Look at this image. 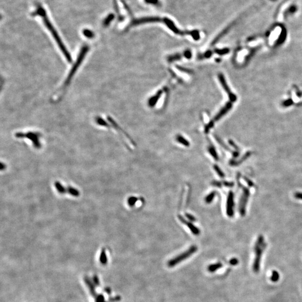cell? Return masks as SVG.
Segmentation results:
<instances>
[{"mask_svg":"<svg viewBox=\"0 0 302 302\" xmlns=\"http://www.w3.org/2000/svg\"><path fill=\"white\" fill-rule=\"evenodd\" d=\"M37 7H38L36 9V10H35V11L32 12L31 15H32V16H35L38 15V16L41 17L42 20H43L44 23L45 24L46 26L47 27V29L49 30V31L51 32V34L52 35L53 37L54 38V40L56 41L58 47L59 48L61 51L62 52V54L64 55V57L67 59V61L68 62H72V58H71V57L70 53L68 52V51L66 47L64 46L63 42L62 41V39L60 38V36L58 35V33L57 32L56 30L54 28V26H53V25L51 23V21L49 20L47 16L46 10L40 5H38Z\"/></svg>","mask_w":302,"mask_h":302,"instance_id":"6da1fadb","label":"cell"},{"mask_svg":"<svg viewBox=\"0 0 302 302\" xmlns=\"http://www.w3.org/2000/svg\"><path fill=\"white\" fill-rule=\"evenodd\" d=\"M88 50H89V47L87 46V45H85L84 46H83L78 56V57H77V61H76L75 63L73 64V66H72V68L71 69V71H70V72H69V73L68 75V76L67 77L66 79L64 81L63 85H62V86L61 87V88L59 90V91H60L59 92V95L58 96V99H57V100H58V99H59V98H61L62 96H63V93H65V91L66 90L67 87L69 86L70 82L71 81L72 78L73 77V76L75 75L76 72H77V71L78 70V68L80 67V65L81 64L82 62H83V60L84 59V58L86 57Z\"/></svg>","mask_w":302,"mask_h":302,"instance_id":"7a4b0ae2","label":"cell"},{"mask_svg":"<svg viewBox=\"0 0 302 302\" xmlns=\"http://www.w3.org/2000/svg\"><path fill=\"white\" fill-rule=\"evenodd\" d=\"M162 21L166 24V25L175 34L178 35H190L192 36L193 39L195 41H198L200 39V34L198 30H192V31H181L178 29L173 21L169 18H164L162 19Z\"/></svg>","mask_w":302,"mask_h":302,"instance_id":"3957f363","label":"cell"},{"mask_svg":"<svg viewBox=\"0 0 302 302\" xmlns=\"http://www.w3.org/2000/svg\"><path fill=\"white\" fill-rule=\"evenodd\" d=\"M265 247V244L264 243V239L262 236H260L257 241L255 247V259L254 263L253 265V269L254 272L257 273L259 271L260 269V261L261 258L262 253L264 250V248Z\"/></svg>","mask_w":302,"mask_h":302,"instance_id":"277c9868","label":"cell"},{"mask_svg":"<svg viewBox=\"0 0 302 302\" xmlns=\"http://www.w3.org/2000/svg\"><path fill=\"white\" fill-rule=\"evenodd\" d=\"M15 137L19 139L25 138L30 140L33 147L36 149H40L41 147L40 138L41 134L34 132H29L27 133H17Z\"/></svg>","mask_w":302,"mask_h":302,"instance_id":"5b68a950","label":"cell"},{"mask_svg":"<svg viewBox=\"0 0 302 302\" xmlns=\"http://www.w3.org/2000/svg\"><path fill=\"white\" fill-rule=\"evenodd\" d=\"M55 188L60 194H69L73 197H78L80 195V192L76 187L68 185L66 186L59 181H56L54 183Z\"/></svg>","mask_w":302,"mask_h":302,"instance_id":"8992f818","label":"cell"},{"mask_svg":"<svg viewBox=\"0 0 302 302\" xmlns=\"http://www.w3.org/2000/svg\"><path fill=\"white\" fill-rule=\"evenodd\" d=\"M238 184L241 185L240 183L238 182ZM241 187L242 188L243 190V193L239 201V210L240 214L242 216H244L246 214V207L247 205V203L249 200V198L250 197V192L248 188L244 187L242 185H241Z\"/></svg>","mask_w":302,"mask_h":302,"instance_id":"52a82bcc","label":"cell"},{"mask_svg":"<svg viewBox=\"0 0 302 302\" xmlns=\"http://www.w3.org/2000/svg\"><path fill=\"white\" fill-rule=\"evenodd\" d=\"M162 21V19L160 17L156 16H149V17H144V18L135 19L132 21V22L128 26L127 29L130 28L132 26L141 25L143 24L149 23H156L161 22Z\"/></svg>","mask_w":302,"mask_h":302,"instance_id":"ba28073f","label":"cell"},{"mask_svg":"<svg viewBox=\"0 0 302 302\" xmlns=\"http://www.w3.org/2000/svg\"><path fill=\"white\" fill-rule=\"evenodd\" d=\"M197 250V247L196 246H192V247L190 248L189 250H187V251L185 252L184 253L182 254L181 255L177 256L176 258H175L174 259H173L172 260H171V261L169 262V265L170 266H173L174 265H176V264H177L178 262H179V261H182L183 260H185V259L187 258L190 256L192 255V254H193Z\"/></svg>","mask_w":302,"mask_h":302,"instance_id":"9c48e42d","label":"cell"},{"mask_svg":"<svg viewBox=\"0 0 302 302\" xmlns=\"http://www.w3.org/2000/svg\"><path fill=\"white\" fill-rule=\"evenodd\" d=\"M234 194L232 192H229L228 195L226 200V214L229 217H232L234 215Z\"/></svg>","mask_w":302,"mask_h":302,"instance_id":"30bf717a","label":"cell"},{"mask_svg":"<svg viewBox=\"0 0 302 302\" xmlns=\"http://www.w3.org/2000/svg\"><path fill=\"white\" fill-rule=\"evenodd\" d=\"M178 218H179V219H180L181 222L182 223H184V224H186L187 226L189 228V229L191 231V232H192L194 234H195V235L197 236V235H199V234H200V229L198 228V227H196V226H194L192 223L190 222H187V221H186V220L184 218V217H182L181 215H178Z\"/></svg>","mask_w":302,"mask_h":302,"instance_id":"8fae6325","label":"cell"},{"mask_svg":"<svg viewBox=\"0 0 302 302\" xmlns=\"http://www.w3.org/2000/svg\"><path fill=\"white\" fill-rule=\"evenodd\" d=\"M219 80H220V81H221V83H222V85L223 87V88H224V90H226V93H228L229 96V98H230V99L232 100V101H234L236 100V96H235L233 93H232L231 92V91H230V90H229V87H228V86H227V85H226V82L225 81L224 78L223 77V76L222 75H219Z\"/></svg>","mask_w":302,"mask_h":302,"instance_id":"7c38bea8","label":"cell"},{"mask_svg":"<svg viewBox=\"0 0 302 302\" xmlns=\"http://www.w3.org/2000/svg\"><path fill=\"white\" fill-rule=\"evenodd\" d=\"M208 151H209L210 154L212 155V157L214 158V159L215 160V161H218V160L219 157H218L217 152L215 151V148H214V147L212 145L211 143H210V145H209V147H208Z\"/></svg>","mask_w":302,"mask_h":302,"instance_id":"4fadbf2b","label":"cell"},{"mask_svg":"<svg viewBox=\"0 0 302 302\" xmlns=\"http://www.w3.org/2000/svg\"><path fill=\"white\" fill-rule=\"evenodd\" d=\"M176 140L179 143H180L181 144H182V145H185L186 147H189V145H190V143L189 142V141L187 140H186L185 138H184L182 136L180 135H177V137H176Z\"/></svg>","mask_w":302,"mask_h":302,"instance_id":"5bb4252c","label":"cell"},{"mask_svg":"<svg viewBox=\"0 0 302 302\" xmlns=\"http://www.w3.org/2000/svg\"><path fill=\"white\" fill-rule=\"evenodd\" d=\"M250 156V152H248L247 153H246L244 156V157H242V158H241L239 161H234V160H232L231 161H230V165H232V166H237L239 164H240L241 163L244 162V160H246L248 157H249Z\"/></svg>","mask_w":302,"mask_h":302,"instance_id":"9a60e30c","label":"cell"},{"mask_svg":"<svg viewBox=\"0 0 302 302\" xmlns=\"http://www.w3.org/2000/svg\"><path fill=\"white\" fill-rule=\"evenodd\" d=\"M216 192H211L205 198V202L207 204L210 203L213 200V199L215 197Z\"/></svg>","mask_w":302,"mask_h":302,"instance_id":"2e32d148","label":"cell"},{"mask_svg":"<svg viewBox=\"0 0 302 302\" xmlns=\"http://www.w3.org/2000/svg\"><path fill=\"white\" fill-rule=\"evenodd\" d=\"M114 18V14H110L108 15V16L106 18L103 22V25L105 26H108L109 24L113 21V20Z\"/></svg>","mask_w":302,"mask_h":302,"instance_id":"e0dca14e","label":"cell"},{"mask_svg":"<svg viewBox=\"0 0 302 302\" xmlns=\"http://www.w3.org/2000/svg\"><path fill=\"white\" fill-rule=\"evenodd\" d=\"M83 34L84 36H85L86 38L88 39H91L94 36V34L93 32L88 29H85L83 31Z\"/></svg>","mask_w":302,"mask_h":302,"instance_id":"ac0fdd59","label":"cell"},{"mask_svg":"<svg viewBox=\"0 0 302 302\" xmlns=\"http://www.w3.org/2000/svg\"><path fill=\"white\" fill-rule=\"evenodd\" d=\"M138 198L135 197H130L128 198V204L130 207H133L136 202L138 201Z\"/></svg>","mask_w":302,"mask_h":302,"instance_id":"d6986e66","label":"cell"},{"mask_svg":"<svg viewBox=\"0 0 302 302\" xmlns=\"http://www.w3.org/2000/svg\"><path fill=\"white\" fill-rule=\"evenodd\" d=\"M213 167H214V170L217 172V174L218 175L221 177H222V178L224 177L225 175L223 172V171L221 170V169L219 167V166H218L217 165H214Z\"/></svg>","mask_w":302,"mask_h":302,"instance_id":"ffe728a7","label":"cell"},{"mask_svg":"<svg viewBox=\"0 0 302 302\" xmlns=\"http://www.w3.org/2000/svg\"><path fill=\"white\" fill-rule=\"evenodd\" d=\"M279 274L276 271H274L272 273V276H271V281H273L274 282H275V281H277L279 279Z\"/></svg>","mask_w":302,"mask_h":302,"instance_id":"44dd1931","label":"cell"},{"mask_svg":"<svg viewBox=\"0 0 302 302\" xmlns=\"http://www.w3.org/2000/svg\"><path fill=\"white\" fill-rule=\"evenodd\" d=\"M120 1H121V2L122 3L123 6L124 7V8L125 9V10H127V11L128 13L129 14V15H130L131 16H132V15H133V14H132V12L131 11L129 7V6L127 5V4H126V2H125V0H120Z\"/></svg>","mask_w":302,"mask_h":302,"instance_id":"7402d4cb","label":"cell"},{"mask_svg":"<svg viewBox=\"0 0 302 302\" xmlns=\"http://www.w3.org/2000/svg\"><path fill=\"white\" fill-rule=\"evenodd\" d=\"M114 5L115 9V10H116V12H117V14L119 15V16H119V20H120H120H122L123 19V18H124L122 16H120V12H119V7H118V4H117V3H116V0H114Z\"/></svg>","mask_w":302,"mask_h":302,"instance_id":"603a6c76","label":"cell"},{"mask_svg":"<svg viewBox=\"0 0 302 302\" xmlns=\"http://www.w3.org/2000/svg\"><path fill=\"white\" fill-rule=\"evenodd\" d=\"M147 4H152L153 5H160V2L159 0H145Z\"/></svg>","mask_w":302,"mask_h":302,"instance_id":"cb8c5ba5","label":"cell"},{"mask_svg":"<svg viewBox=\"0 0 302 302\" xmlns=\"http://www.w3.org/2000/svg\"><path fill=\"white\" fill-rule=\"evenodd\" d=\"M185 216H186L188 219H189V221H192V222H195V221H196V220H197V219L195 218V217H194L193 215L190 214L185 213Z\"/></svg>","mask_w":302,"mask_h":302,"instance_id":"d4e9b609","label":"cell"},{"mask_svg":"<svg viewBox=\"0 0 302 302\" xmlns=\"http://www.w3.org/2000/svg\"><path fill=\"white\" fill-rule=\"evenodd\" d=\"M212 184L214 186H216V187H221L222 186V184L223 183L219 182V181H213L212 182Z\"/></svg>","mask_w":302,"mask_h":302,"instance_id":"484cf974","label":"cell"},{"mask_svg":"<svg viewBox=\"0 0 302 302\" xmlns=\"http://www.w3.org/2000/svg\"><path fill=\"white\" fill-rule=\"evenodd\" d=\"M222 266V264L221 263H218V264H217L215 265H213L212 266V267H210V270L211 271H213L214 270H216L217 269H218L219 267H221Z\"/></svg>","mask_w":302,"mask_h":302,"instance_id":"4316f807","label":"cell"},{"mask_svg":"<svg viewBox=\"0 0 302 302\" xmlns=\"http://www.w3.org/2000/svg\"><path fill=\"white\" fill-rule=\"evenodd\" d=\"M223 184L224 185V186H226V187H233L234 185V183L232 182H228V181H224L223 182Z\"/></svg>","mask_w":302,"mask_h":302,"instance_id":"83f0119b","label":"cell"},{"mask_svg":"<svg viewBox=\"0 0 302 302\" xmlns=\"http://www.w3.org/2000/svg\"><path fill=\"white\" fill-rule=\"evenodd\" d=\"M294 197L298 199H301L302 200V192H296L295 194H294Z\"/></svg>","mask_w":302,"mask_h":302,"instance_id":"f1b7e54d","label":"cell"},{"mask_svg":"<svg viewBox=\"0 0 302 302\" xmlns=\"http://www.w3.org/2000/svg\"><path fill=\"white\" fill-rule=\"evenodd\" d=\"M229 144H230L231 145H232V147H234V148H235V149H236V150L237 151H238V147H237V145H234V143H233V141H231V140H230V141H229Z\"/></svg>","mask_w":302,"mask_h":302,"instance_id":"f546056e","label":"cell"},{"mask_svg":"<svg viewBox=\"0 0 302 302\" xmlns=\"http://www.w3.org/2000/svg\"><path fill=\"white\" fill-rule=\"evenodd\" d=\"M230 263L232 264V265H236L237 263H238V260L236 259H233L231 260V261H230Z\"/></svg>","mask_w":302,"mask_h":302,"instance_id":"4dcf8cb0","label":"cell"},{"mask_svg":"<svg viewBox=\"0 0 302 302\" xmlns=\"http://www.w3.org/2000/svg\"><path fill=\"white\" fill-rule=\"evenodd\" d=\"M287 1H288V0H283V1L282 2V3L281 4V5H280V6H279V7H278V10H277V11H276V14H278V12H279V10H280V6H281V5H284L285 3V2H286Z\"/></svg>","mask_w":302,"mask_h":302,"instance_id":"1f68e13d","label":"cell"},{"mask_svg":"<svg viewBox=\"0 0 302 302\" xmlns=\"http://www.w3.org/2000/svg\"><path fill=\"white\" fill-rule=\"evenodd\" d=\"M244 180H246V181H247V182L248 183V184H249L250 186H253V185H254V184H253L251 181H250V180H249V179H246V178H244Z\"/></svg>","mask_w":302,"mask_h":302,"instance_id":"d6a6232c","label":"cell"}]
</instances>
